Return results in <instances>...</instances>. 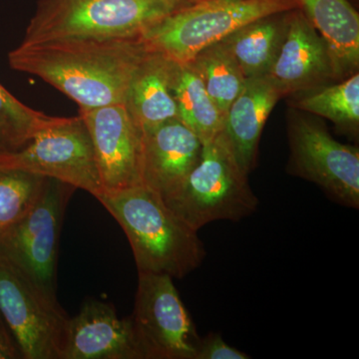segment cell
<instances>
[{"mask_svg":"<svg viewBox=\"0 0 359 359\" xmlns=\"http://www.w3.org/2000/svg\"><path fill=\"white\" fill-rule=\"evenodd\" d=\"M149 49L140 37L59 39L21 43L9 52L8 63L91 109L125 103L135 70Z\"/></svg>","mask_w":359,"mask_h":359,"instance_id":"6da1fadb","label":"cell"},{"mask_svg":"<svg viewBox=\"0 0 359 359\" xmlns=\"http://www.w3.org/2000/svg\"><path fill=\"white\" fill-rule=\"evenodd\" d=\"M96 199L128 238L138 273L183 278L205 257L198 231L175 214L154 191L142 185L104 190Z\"/></svg>","mask_w":359,"mask_h":359,"instance_id":"7a4b0ae2","label":"cell"},{"mask_svg":"<svg viewBox=\"0 0 359 359\" xmlns=\"http://www.w3.org/2000/svg\"><path fill=\"white\" fill-rule=\"evenodd\" d=\"M187 0H40L21 43L68 39H132Z\"/></svg>","mask_w":359,"mask_h":359,"instance_id":"3957f363","label":"cell"},{"mask_svg":"<svg viewBox=\"0 0 359 359\" xmlns=\"http://www.w3.org/2000/svg\"><path fill=\"white\" fill-rule=\"evenodd\" d=\"M297 8L299 0H202L151 25L140 39L175 62L189 63L248 23Z\"/></svg>","mask_w":359,"mask_h":359,"instance_id":"277c9868","label":"cell"},{"mask_svg":"<svg viewBox=\"0 0 359 359\" xmlns=\"http://www.w3.org/2000/svg\"><path fill=\"white\" fill-rule=\"evenodd\" d=\"M196 231L216 221L238 222L257 211L259 199L223 137L203 144L197 164L178 192L164 201Z\"/></svg>","mask_w":359,"mask_h":359,"instance_id":"5b68a950","label":"cell"},{"mask_svg":"<svg viewBox=\"0 0 359 359\" xmlns=\"http://www.w3.org/2000/svg\"><path fill=\"white\" fill-rule=\"evenodd\" d=\"M0 313L23 359H65L71 318L61 308L56 294L47 292L1 254Z\"/></svg>","mask_w":359,"mask_h":359,"instance_id":"8992f818","label":"cell"},{"mask_svg":"<svg viewBox=\"0 0 359 359\" xmlns=\"http://www.w3.org/2000/svg\"><path fill=\"white\" fill-rule=\"evenodd\" d=\"M0 169L58 180L95 198L105 190L91 137L80 115L65 117L20 150L0 152Z\"/></svg>","mask_w":359,"mask_h":359,"instance_id":"52a82bcc","label":"cell"},{"mask_svg":"<svg viewBox=\"0 0 359 359\" xmlns=\"http://www.w3.org/2000/svg\"><path fill=\"white\" fill-rule=\"evenodd\" d=\"M130 316L143 359H195L201 337L173 278L138 273Z\"/></svg>","mask_w":359,"mask_h":359,"instance_id":"ba28073f","label":"cell"},{"mask_svg":"<svg viewBox=\"0 0 359 359\" xmlns=\"http://www.w3.org/2000/svg\"><path fill=\"white\" fill-rule=\"evenodd\" d=\"M74 191V187L58 180L45 179L43 190L30 211L0 235V254L52 294H56L61 226Z\"/></svg>","mask_w":359,"mask_h":359,"instance_id":"9c48e42d","label":"cell"},{"mask_svg":"<svg viewBox=\"0 0 359 359\" xmlns=\"http://www.w3.org/2000/svg\"><path fill=\"white\" fill-rule=\"evenodd\" d=\"M290 174L316 184L337 204L359 208V150L306 117L290 123Z\"/></svg>","mask_w":359,"mask_h":359,"instance_id":"30bf717a","label":"cell"},{"mask_svg":"<svg viewBox=\"0 0 359 359\" xmlns=\"http://www.w3.org/2000/svg\"><path fill=\"white\" fill-rule=\"evenodd\" d=\"M88 129L105 190L141 184L143 132L126 104L80 108Z\"/></svg>","mask_w":359,"mask_h":359,"instance_id":"8fae6325","label":"cell"},{"mask_svg":"<svg viewBox=\"0 0 359 359\" xmlns=\"http://www.w3.org/2000/svg\"><path fill=\"white\" fill-rule=\"evenodd\" d=\"M266 76L283 96L337 80L327 43L301 9L290 11L282 47Z\"/></svg>","mask_w":359,"mask_h":359,"instance_id":"7c38bea8","label":"cell"},{"mask_svg":"<svg viewBox=\"0 0 359 359\" xmlns=\"http://www.w3.org/2000/svg\"><path fill=\"white\" fill-rule=\"evenodd\" d=\"M142 132L141 184L169 200L197 164L202 141L179 119Z\"/></svg>","mask_w":359,"mask_h":359,"instance_id":"4fadbf2b","label":"cell"},{"mask_svg":"<svg viewBox=\"0 0 359 359\" xmlns=\"http://www.w3.org/2000/svg\"><path fill=\"white\" fill-rule=\"evenodd\" d=\"M65 359H143L131 318H118L108 302L86 299L70 320Z\"/></svg>","mask_w":359,"mask_h":359,"instance_id":"5bb4252c","label":"cell"},{"mask_svg":"<svg viewBox=\"0 0 359 359\" xmlns=\"http://www.w3.org/2000/svg\"><path fill=\"white\" fill-rule=\"evenodd\" d=\"M282 97L268 76L249 78L224 115L219 134L245 174L256 165L264 124Z\"/></svg>","mask_w":359,"mask_h":359,"instance_id":"9a60e30c","label":"cell"},{"mask_svg":"<svg viewBox=\"0 0 359 359\" xmlns=\"http://www.w3.org/2000/svg\"><path fill=\"white\" fill-rule=\"evenodd\" d=\"M173 67V60L150 48L135 70L125 104L142 131L179 119L171 91Z\"/></svg>","mask_w":359,"mask_h":359,"instance_id":"2e32d148","label":"cell"},{"mask_svg":"<svg viewBox=\"0 0 359 359\" xmlns=\"http://www.w3.org/2000/svg\"><path fill=\"white\" fill-rule=\"evenodd\" d=\"M299 8L327 43L337 81L359 65V15L348 0H299Z\"/></svg>","mask_w":359,"mask_h":359,"instance_id":"e0dca14e","label":"cell"},{"mask_svg":"<svg viewBox=\"0 0 359 359\" xmlns=\"http://www.w3.org/2000/svg\"><path fill=\"white\" fill-rule=\"evenodd\" d=\"M290 13L252 21L222 40L247 79L268 75L285 39Z\"/></svg>","mask_w":359,"mask_h":359,"instance_id":"ac0fdd59","label":"cell"},{"mask_svg":"<svg viewBox=\"0 0 359 359\" xmlns=\"http://www.w3.org/2000/svg\"><path fill=\"white\" fill-rule=\"evenodd\" d=\"M171 91L180 121L197 135L203 144L214 140L221 133L224 117L192 63L174 61Z\"/></svg>","mask_w":359,"mask_h":359,"instance_id":"d6986e66","label":"cell"},{"mask_svg":"<svg viewBox=\"0 0 359 359\" xmlns=\"http://www.w3.org/2000/svg\"><path fill=\"white\" fill-rule=\"evenodd\" d=\"M190 63L199 73L208 93L224 117L247 80L233 54L224 41H219L205 47Z\"/></svg>","mask_w":359,"mask_h":359,"instance_id":"ffe728a7","label":"cell"},{"mask_svg":"<svg viewBox=\"0 0 359 359\" xmlns=\"http://www.w3.org/2000/svg\"><path fill=\"white\" fill-rule=\"evenodd\" d=\"M63 119L32 109L0 84V152L20 150Z\"/></svg>","mask_w":359,"mask_h":359,"instance_id":"44dd1931","label":"cell"},{"mask_svg":"<svg viewBox=\"0 0 359 359\" xmlns=\"http://www.w3.org/2000/svg\"><path fill=\"white\" fill-rule=\"evenodd\" d=\"M299 110L327 118L337 126L355 129L359 122V75L313 90L299 100Z\"/></svg>","mask_w":359,"mask_h":359,"instance_id":"7402d4cb","label":"cell"},{"mask_svg":"<svg viewBox=\"0 0 359 359\" xmlns=\"http://www.w3.org/2000/svg\"><path fill=\"white\" fill-rule=\"evenodd\" d=\"M45 177L0 169V235L30 211L43 190Z\"/></svg>","mask_w":359,"mask_h":359,"instance_id":"603a6c76","label":"cell"},{"mask_svg":"<svg viewBox=\"0 0 359 359\" xmlns=\"http://www.w3.org/2000/svg\"><path fill=\"white\" fill-rule=\"evenodd\" d=\"M249 354L229 346L219 334L210 332L201 339L195 359H249Z\"/></svg>","mask_w":359,"mask_h":359,"instance_id":"cb8c5ba5","label":"cell"},{"mask_svg":"<svg viewBox=\"0 0 359 359\" xmlns=\"http://www.w3.org/2000/svg\"><path fill=\"white\" fill-rule=\"evenodd\" d=\"M22 353L13 332L0 313V359H21Z\"/></svg>","mask_w":359,"mask_h":359,"instance_id":"d4e9b609","label":"cell"},{"mask_svg":"<svg viewBox=\"0 0 359 359\" xmlns=\"http://www.w3.org/2000/svg\"><path fill=\"white\" fill-rule=\"evenodd\" d=\"M187 1L190 2V4H197V2L202 1V0H187Z\"/></svg>","mask_w":359,"mask_h":359,"instance_id":"484cf974","label":"cell"}]
</instances>
